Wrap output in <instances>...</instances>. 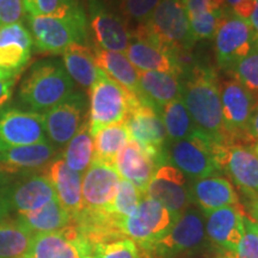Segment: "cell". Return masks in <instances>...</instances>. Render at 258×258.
Wrapping results in <instances>:
<instances>
[{
	"label": "cell",
	"mask_w": 258,
	"mask_h": 258,
	"mask_svg": "<svg viewBox=\"0 0 258 258\" xmlns=\"http://www.w3.org/2000/svg\"><path fill=\"white\" fill-rule=\"evenodd\" d=\"M182 99L191 116L196 132L218 144L231 145L224 124L219 92V80L215 71L198 64L179 79Z\"/></svg>",
	"instance_id": "1"
},
{
	"label": "cell",
	"mask_w": 258,
	"mask_h": 258,
	"mask_svg": "<svg viewBox=\"0 0 258 258\" xmlns=\"http://www.w3.org/2000/svg\"><path fill=\"white\" fill-rule=\"evenodd\" d=\"M170 54L177 49H192L198 41L190 29L183 0H160L150 19L139 24L132 34Z\"/></svg>",
	"instance_id": "2"
},
{
	"label": "cell",
	"mask_w": 258,
	"mask_h": 258,
	"mask_svg": "<svg viewBox=\"0 0 258 258\" xmlns=\"http://www.w3.org/2000/svg\"><path fill=\"white\" fill-rule=\"evenodd\" d=\"M74 92V83L56 61L37 62L19 89L21 102L34 112L48 111Z\"/></svg>",
	"instance_id": "3"
},
{
	"label": "cell",
	"mask_w": 258,
	"mask_h": 258,
	"mask_svg": "<svg viewBox=\"0 0 258 258\" xmlns=\"http://www.w3.org/2000/svg\"><path fill=\"white\" fill-rule=\"evenodd\" d=\"M120 180L121 176L114 165L92 161L83 177V212L73 226L88 227L110 218L108 212Z\"/></svg>",
	"instance_id": "4"
},
{
	"label": "cell",
	"mask_w": 258,
	"mask_h": 258,
	"mask_svg": "<svg viewBox=\"0 0 258 258\" xmlns=\"http://www.w3.org/2000/svg\"><path fill=\"white\" fill-rule=\"evenodd\" d=\"M37 50L62 54L71 44H84L88 38V19L83 9L62 17L27 15Z\"/></svg>",
	"instance_id": "5"
},
{
	"label": "cell",
	"mask_w": 258,
	"mask_h": 258,
	"mask_svg": "<svg viewBox=\"0 0 258 258\" xmlns=\"http://www.w3.org/2000/svg\"><path fill=\"white\" fill-rule=\"evenodd\" d=\"M89 91V124L92 138L103 128L123 123L131 106L140 99L102 70Z\"/></svg>",
	"instance_id": "6"
},
{
	"label": "cell",
	"mask_w": 258,
	"mask_h": 258,
	"mask_svg": "<svg viewBox=\"0 0 258 258\" xmlns=\"http://www.w3.org/2000/svg\"><path fill=\"white\" fill-rule=\"evenodd\" d=\"M207 244L203 213L190 205L151 252L156 258H190L203 252Z\"/></svg>",
	"instance_id": "7"
},
{
	"label": "cell",
	"mask_w": 258,
	"mask_h": 258,
	"mask_svg": "<svg viewBox=\"0 0 258 258\" xmlns=\"http://www.w3.org/2000/svg\"><path fill=\"white\" fill-rule=\"evenodd\" d=\"M177 219L161 203L145 195L137 211L122 219L118 227L124 237L151 252L154 245L169 233Z\"/></svg>",
	"instance_id": "8"
},
{
	"label": "cell",
	"mask_w": 258,
	"mask_h": 258,
	"mask_svg": "<svg viewBox=\"0 0 258 258\" xmlns=\"http://www.w3.org/2000/svg\"><path fill=\"white\" fill-rule=\"evenodd\" d=\"M123 123L133 140L150 156L159 167L167 163L169 145L165 127L156 109L144 101H138L129 109Z\"/></svg>",
	"instance_id": "9"
},
{
	"label": "cell",
	"mask_w": 258,
	"mask_h": 258,
	"mask_svg": "<svg viewBox=\"0 0 258 258\" xmlns=\"http://www.w3.org/2000/svg\"><path fill=\"white\" fill-rule=\"evenodd\" d=\"M215 55L219 67L230 72L238 61L254 47V34L249 21L238 17L231 9H226L215 34Z\"/></svg>",
	"instance_id": "10"
},
{
	"label": "cell",
	"mask_w": 258,
	"mask_h": 258,
	"mask_svg": "<svg viewBox=\"0 0 258 258\" xmlns=\"http://www.w3.org/2000/svg\"><path fill=\"white\" fill-rule=\"evenodd\" d=\"M212 154L219 172H225L249 196L258 199V156L251 146L212 141Z\"/></svg>",
	"instance_id": "11"
},
{
	"label": "cell",
	"mask_w": 258,
	"mask_h": 258,
	"mask_svg": "<svg viewBox=\"0 0 258 258\" xmlns=\"http://www.w3.org/2000/svg\"><path fill=\"white\" fill-rule=\"evenodd\" d=\"M219 92L222 117L230 144L249 143L247 125L258 99L237 80L225 79L219 82Z\"/></svg>",
	"instance_id": "12"
},
{
	"label": "cell",
	"mask_w": 258,
	"mask_h": 258,
	"mask_svg": "<svg viewBox=\"0 0 258 258\" xmlns=\"http://www.w3.org/2000/svg\"><path fill=\"white\" fill-rule=\"evenodd\" d=\"M211 143V139L199 132L182 140L169 143L166 148L167 163L191 180L215 176L219 170L213 159Z\"/></svg>",
	"instance_id": "13"
},
{
	"label": "cell",
	"mask_w": 258,
	"mask_h": 258,
	"mask_svg": "<svg viewBox=\"0 0 258 258\" xmlns=\"http://www.w3.org/2000/svg\"><path fill=\"white\" fill-rule=\"evenodd\" d=\"M46 141L43 114L15 108L0 109V152Z\"/></svg>",
	"instance_id": "14"
},
{
	"label": "cell",
	"mask_w": 258,
	"mask_h": 258,
	"mask_svg": "<svg viewBox=\"0 0 258 258\" xmlns=\"http://www.w3.org/2000/svg\"><path fill=\"white\" fill-rule=\"evenodd\" d=\"M189 180L184 173L171 164L159 166L146 189V196L156 200L171 214L179 217L191 203Z\"/></svg>",
	"instance_id": "15"
},
{
	"label": "cell",
	"mask_w": 258,
	"mask_h": 258,
	"mask_svg": "<svg viewBox=\"0 0 258 258\" xmlns=\"http://www.w3.org/2000/svg\"><path fill=\"white\" fill-rule=\"evenodd\" d=\"M85 109V99L82 93L73 92L66 101L43 114L44 129L50 144L57 147L69 144L89 117Z\"/></svg>",
	"instance_id": "16"
},
{
	"label": "cell",
	"mask_w": 258,
	"mask_h": 258,
	"mask_svg": "<svg viewBox=\"0 0 258 258\" xmlns=\"http://www.w3.org/2000/svg\"><path fill=\"white\" fill-rule=\"evenodd\" d=\"M89 14L96 46L124 54L131 43L132 32L123 19L109 9L104 0H89Z\"/></svg>",
	"instance_id": "17"
},
{
	"label": "cell",
	"mask_w": 258,
	"mask_h": 258,
	"mask_svg": "<svg viewBox=\"0 0 258 258\" xmlns=\"http://www.w3.org/2000/svg\"><path fill=\"white\" fill-rule=\"evenodd\" d=\"M56 198L55 190L46 175H34L15 183L2 195L9 211L18 213V217L41 209Z\"/></svg>",
	"instance_id": "18"
},
{
	"label": "cell",
	"mask_w": 258,
	"mask_h": 258,
	"mask_svg": "<svg viewBox=\"0 0 258 258\" xmlns=\"http://www.w3.org/2000/svg\"><path fill=\"white\" fill-rule=\"evenodd\" d=\"M240 207H224L203 213L207 239L218 251H235L244 235Z\"/></svg>",
	"instance_id": "19"
},
{
	"label": "cell",
	"mask_w": 258,
	"mask_h": 258,
	"mask_svg": "<svg viewBox=\"0 0 258 258\" xmlns=\"http://www.w3.org/2000/svg\"><path fill=\"white\" fill-rule=\"evenodd\" d=\"M46 176L55 190L60 205L69 213L74 225L83 212L82 173L71 170L62 158H59L49 164Z\"/></svg>",
	"instance_id": "20"
},
{
	"label": "cell",
	"mask_w": 258,
	"mask_h": 258,
	"mask_svg": "<svg viewBox=\"0 0 258 258\" xmlns=\"http://www.w3.org/2000/svg\"><path fill=\"white\" fill-rule=\"evenodd\" d=\"M189 191L191 203L202 213L224 207H240L234 186L225 177L215 175L192 179L189 183Z\"/></svg>",
	"instance_id": "21"
},
{
	"label": "cell",
	"mask_w": 258,
	"mask_h": 258,
	"mask_svg": "<svg viewBox=\"0 0 258 258\" xmlns=\"http://www.w3.org/2000/svg\"><path fill=\"white\" fill-rule=\"evenodd\" d=\"M34 47L31 32L23 23L0 27V67L23 71Z\"/></svg>",
	"instance_id": "22"
},
{
	"label": "cell",
	"mask_w": 258,
	"mask_h": 258,
	"mask_svg": "<svg viewBox=\"0 0 258 258\" xmlns=\"http://www.w3.org/2000/svg\"><path fill=\"white\" fill-rule=\"evenodd\" d=\"M114 166L121 178L133 183L144 195H146L147 186L158 169L152 158L133 140H129L120 151Z\"/></svg>",
	"instance_id": "23"
},
{
	"label": "cell",
	"mask_w": 258,
	"mask_h": 258,
	"mask_svg": "<svg viewBox=\"0 0 258 258\" xmlns=\"http://www.w3.org/2000/svg\"><path fill=\"white\" fill-rule=\"evenodd\" d=\"M53 144L40 143L10 148L0 152V173H18L40 169L55 156Z\"/></svg>",
	"instance_id": "24"
},
{
	"label": "cell",
	"mask_w": 258,
	"mask_h": 258,
	"mask_svg": "<svg viewBox=\"0 0 258 258\" xmlns=\"http://www.w3.org/2000/svg\"><path fill=\"white\" fill-rule=\"evenodd\" d=\"M140 99L157 111L167 103L182 98V84L175 74L139 71Z\"/></svg>",
	"instance_id": "25"
},
{
	"label": "cell",
	"mask_w": 258,
	"mask_h": 258,
	"mask_svg": "<svg viewBox=\"0 0 258 258\" xmlns=\"http://www.w3.org/2000/svg\"><path fill=\"white\" fill-rule=\"evenodd\" d=\"M92 53L93 59L99 70H102L116 83L140 98L139 71L132 64L127 55L118 51L102 49L97 46L92 49Z\"/></svg>",
	"instance_id": "26"
},
{
	"label": "cell",
	"mask_w": 258,
	"mask_h": 258,
	"mask_svg": "<svg viewBox=\"0 0 258 258\" xmlns=\"http://www.w3.org/2000/svg\"><path fill=\"white\" fill-rule=\"evenodd\" d=\"M125 54L138 71L171 73L177 76L176 67L169 54L150 42L132 37Z\"/></svg>",
	"instance_id": "27"
},
{
	"label": "cell",
	"mask_w": 258,
	"mask_h": 258,
	"mask_svg": "<svg viewBox=\"0 0 258 258\" xmlns=\"http://www.w3.org/2000/svg\"><path fill=\"white\" fill-rule=\"evenodd\" d=\"M62 57L64 70L73 82L84 89L90 90L99 72L91 48L80 43L71 44L63 50Z\"/></svg>",
	"instance_id": "28"
},
{
	"label": "cell",
	"mask_w": 258,
	"mask_h": 258,
	"mask_svg": "<svg viewBox=\"0 0 258 258\" xmlns=\"http://www.w3.org/2000/svg\"><path fill=\"white\" fill-rule=\"evenodd\" d=\"M17 221L32 234L56 232L72 226V220L69 213L62 208L57 198L53 199L44 207L36 212L18 217Z\"/></svg>",
	"instance_id": "29"
},
{
	"label": "cell",
	"mask_w": 258,
	"mask_h": 258,
	"mask_svg": "<svg viewBox=\"0 0 258 258\" xmlns=\"http://www.w3.org/2000/svg\"><path fill=\"white\" fill-rule=\"evenodd\" d=\"M131 140L124 123L105 127L93 137V160L114 165L120 151Z\"/></svg>",
	"instance_id": "30"
},
{
	"label": "cell",
	"mask_w": 258,
	"mask_h": 258,
	"mask_svg": "<svg viewBox=\"0 0 258 258\" xmlns=\"http://www.w3.org/2000/svg\"><path fill=\"white\" fill-rule=\"evenodd\" d=\"M158 112L165 127L169 143L182 140L196 132L191 116L182 98L167 103Z\"/></svg>",
	"instance_id": "31"
},
{
	"label": "cell",
	"mask_w": 258,
	"mask_h": 258,
	"mask_svg": "<svg viewBox=\"0 0 258 258\" xmlns=\"http://www.w3.org/2000/svg\"><path fill=\"white\" fill-rule=\"evenodd\" d=\"M62 159L71 170L78 173L85 172L91 165L93 160V138L90 133L89 117L67 144Z\"/></svg>",
	"instance_id": "32"
},
{
	"label": "cell",
	"mask_w": 258,
	"mask_h": 258,
	"mask_svg": "<svg viewBox=\"0 0 258 258\" xmlns=\"http://www.w3.org/2000/svg\"><path fill=\"white\" fill-rule=\"evenodd\" d=\"M35 234L16 221L0 224V258H24L30 250Z\"/></svg>",
	"instance_id": "33"
},
{
	"label": "cell",
	"mask_w": 258,
	"mask_h": 258,
	"mask_svg": "<svg viewBox=\"0 0 258 258\" xmlns=\"http://www.w3.org/2000/svg\"><path fill=\"white\" fill-rule=\"evenodd\" d=\"M144 196V194L133 183L121 178L114 201L109 208V215L116 219L117 222H120L122 219L131 217L138 209Z\"/></svg>",
	"instance_id": "34"
},
{
	"label": "cell",
	"mask_w": 258,
	"mask_h": 258,
	"mask_svg": "<svg viewBox=\"0 0 258 258\" xmlns=\"http://www.w3.org/2000/svg\"><path fill=\"white\" fill-rule=\"evenodd\" d=\"M27 15L62 17L83 9L78 0H23Z\"/></svg>",
	"instance_id": "35"
},
{
	"label": "cell",
	"mask_w": 258,
	"mask_h": 258,
	"mask_svg": "<svg viewBox=\"0 0 258 258\" xmlns=\"http://www.w3.org/2000/svg\"><path fill=\"white\" fill-rule=\"evenodd\" d=\"M230 73L258 99V48L253 49L232 67Z\"/></svg>",
	"instance_id": "36"
},
{
	"label": "cell",
	"mask_w": 258,
	"mask_h": 258,
	"mask_svg": "<svg viewBox=\"0 0 258 258\" xmlns=\"http://www.w3.org/2000/svg\"><path fill=\"white\" fill-rule=\"evenodd\" d=\"M244 235L235 251H219L215 258H258V232L256 221L243 214Z\"/></svg>",
	"instance_id": "37"
},
{
	"label": "cell",
	"mask_w": 258,
	"mask_h": 258,
	"mask_svg": "<svg viewBox=\"0 0 258 258\" xmlns=\"http://www.w3.org/2000/svg\"><path fill=\"white\" fill-rule=\"evenodd\" d=\"M95 258H141L139 246L129 238L91 245Z\"/></svg>",
	"instance_id": "38"
},
{
	"label": "cell",
	"mask_w": 258,
	"mask_h": 258,
	"mask_svg": "<svg viewBox=\"0 0 258 258\" xmlns=\"http://www.w3.org/2000/svg\"><path fill=\"white\" fill-rule=\"evenodd\" d=\"M225 10H222V11H209L206 12V14L194 16V17L189 18L190 29H191V32L196 41L212 40V38L215 37Z\"/></svg>",
	"instance_id": "39"
},
{
	"label": "cell",
	"mask_w": 258,
	"mask_h": 258,
	"mask_svg": "<svg viewBox=\"0 0 258 258\" xmlns=\"http://www.w3.org/2000/svg\"><path fill=\"white\" fill-rule=\"evenodd\" d=\"M160 0H120V6L125 17L144 24L150 19Z\"/></svg>",
	"instance_id": "40"
},
{
	"label": "cell",
	"mask_w": 258,
	"mask_h": 258,
	"mask_svg": "<svg viewBox=\"0 0 258 258\" xmlns=\"http://www.w3.org/2000/svg\"><path fill=\"white\" fill-rule=\"evenodd\" d=\"M25 16L23 0H0V27L22 23Z\"/></svg>",
	"instance_id": "41"
},
{
	"label": "cell",
	"mask_w": 258,
	"mask_h": 258,
	"mask_svg": "<svg viewBox=\"0 0 258 258\" xmlns=\"http://www.w3.org/2000/svg\"><path fill=\"white\" fill-rule=\"evenodd\" d=\"M22 71H12L0 67V109L11 99L16 83Z\"/></svg>",
	"instance_id": "42"
},
{
	"label": "cell",
	"mask_w": 258,
	"mask_h": 258,
	"mask_svg": "<svg viewBox=\"0 0 258 258\" xmlns=\"http://www.w3.org/2000/svg\"><path fill=\"white\" fill-rule=\"evenodd\" d=\"M247 140L253 141V143H258V103L254 106L252 114H251L249 125H247Z\"/></svg>",
	"instance_id": "43"
},
{
	"label": "cell",
	"mask_w": 258,
	"mask_h": 258,
	"mask_svg": "<svg viewBox=\"0 0 258 258\" xmlns=\"http://www.w3.org/2000/svg\"><path fill=\"white\" fill-rule=\"evenodd\" d=\"M78 250H79V257L80 258H95L92 252V246L88 240H85L80 235L78 240Z\"/></svg>",
	"instance_id": "44"
},
{
	"label": "cell",
	"mask_w": 258,
	"mask_h": 258,
	"mask_svg": "<svg viewBox=\"0 0 258 258\" xmlns=\"http://www.w3.org/2000/svg\"><path fill=\"white\" fill-rule=\"evenodd\" d=\"M249 23L251 25V28H252L254 34L258 36V0H256V5H254L252 14H251L249 18Z\"/></svg>",
	"instance_id": "45"
},
{
	"label": "cell",
	"mask_w": 258,
	"mask_h": 258,
	"mask_svg": "<svg viewBox=\"0 0 258 258\" xmlns=\"http://www.w3.org/2000/svg\"><path fill=\"white\" fill-rule=\"evenodd\" d=\"M250 213H251V215H252L253 221H256L258 224V199L254 200V201L251 203Z\"/></svg>",
	"instance_id": "46"
},
{
	"label": "cell",
	"mask_w": 258,
	"mask_h": 258,
	"mask_svg": "<svg viewBox=\"0 0 258 258\" xmlns=\"http://www.w3.org/2000/svg\"><path fill=\"white\" fill-rule=\"evenodd\" d=\"M8 215H9V209L6 207L5 203L0 200V224H2L3 221H5V219Z\"/></svg>",
	"instance_id": "47"
},
{
	"label": "cell",
	"mask_w": 258,
	"mask_h": 258,
	"mask_svg": "<svg viewBox=\"0 0 258 258\" xmlns=\"http://www.w3.org/2000/svg\"><path fill=\"white\" fill-rule=\"evenodd\" d=\"M241 2H243V0H225L226 6H227V8L231 9V10L234 9L237 5H239Z\"/></svg>",
	"instance_id": "48"
},
{
	"label": "cell",
	"mask_w": 258,
	"mask_h": 258,
	"mask_svg": "<svg viewBox=\"0 0 258 258\" xmlns=\"http://www.w3.org/2000/svg\"><path fill=\"white\" fill-rule=\"evenodd\" d=\"M252 150L254 151V153H256L258 156V143H256V144H254V146H252Z\"/></svg>",
	"instance_id": "49"
},
{
	"label": "cell",
	"mask_w": 258,
	"mask_h": 258,
	"mask_svg": "<svg viewBox=\"0 0 258 258\" xmlns=\"http://www.w3.org/2000/svg\"><path fill=\"white\" fill-rule=\"evenodd\" d=\"M254 47L258 48V36L256 35V38H254Z\"/></svg>",
	"instance_id": "50"
},
{
	"label": "cell",
	"mask_w": 258,
	"mask_h": 258,
	"mask_svg": "<svg viewBox=\"0 0 258 258\" xmlns=\"http://www.w3.org/2000/svg\"><path fill=\"white\" fill-rule=\"evenodd\" d=\"M256 226H257V232H258V224L256 222Z\"/></svg>",
	"instance_id": "51"
}]
</instances>
